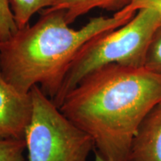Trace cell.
Wrapping results in <instances>:
<instances>
[{
  "instance_id": "1",
  "label": "cell",
  "mask_w": 161,
  "mask_h": 161,
  "mask_svg": "<svg viewBox=\"0 0 161 161\" xmlns=\"http://www.w3.org/2000/svg\"><path fill=\"white\" fill-rule=\"evenodd\" d=\"M161 100V73L145 66L111 64L80 80L59 109L91 136L96 151L111 161H130L133 139Z\"/></svg>"
},
{
  "instance_id": "2",
  "label": "cell",
  "mask_w": 161,
  "mask_h": 161,
  "mask_svg": "<svg viewBox=\"0 0 161 161\" xmlns=\"http://www.w3.org/2000/svg\"><path fill=\"white\" fill-rule=\"evenodd\" d=\"M136 12L124 8L110 17H93L79 29L69 27L63 10H43L34 25L19 29L0 42V72L6 81L22 92L39 86L52 100L61 87L72 64L86 44L119 28Z\"/></svg>"
},
{
  "instance_id": "3",
  "label": "cell",
  "mask_w": 161,
  "mask_h": 161,
  "mask_svg": "<svg viewBox=\"0 0 161 161\" xmlns=\"http://www.w3.org/2000/svg\"><path fill=\"white\" fill-rule=\"evenodd\" d=\"M161 15L140 9L130 21L96 37L84 46L72 64L53 102L59 108L64 98L90 72L111 64L142 67L151 39Z\"/></svg>"
},
{
  "instance_id": "4",
  "label": "cell",
  "mask_w": 161,
  "mask_h": 161,
  "mask_svg": "<svg viewBox=\"0 0 161 161\" xmlns=\"http://www.w3.org/2000/svg\"><path fill=\"white\" fill-rule=\"evenodd\" d=\"M30 93L33 110L25 134L29 161H87L95 148L91 136L64 116L39 86Z\"/></svg>"
},
{
  "instance_id": "5",
  "label": "cell",
  "mask_w": 161,
  "mask_h": 161,
  "mask_svg": "<svg viewBox=\"0 0 161 161\" xmlns=\"http://www.w3.org/2000/svg\"><path fill=\"white\" fill-rule=\"evenodd\" d=\"M33 110L31 93L6 81L0 72V140L24 139Z\"/></svg>"
},
{
  "instance_id": "6",
  "label": "cell",
  "mask_w": 161,
  "mask_h": 161,
  "mask_svg": "<svg viewBox=\"0 0 161 161\" xmlns=\"http://www.w3.org/2000/svg\"><path fill=\"white\" fill-rule=\"evenodd\" d=\"M130 161H161V100L139 126L132 141Z\"/></svg>"
},
{
  "instance_id": "7",
  "label": "cell",
  "mask_w": 161,
  "mask_h": 161,
  "mask_svg": "<svg viewBox=\"0 0 161 161\" xmlns=\"http://www.w3.org/2000/svg\"><path fill=\"white\" fill-rule=\"evenodd\" d=\"M130 3V0H58L55 5L47 8L63 10L69 25L80 16L92 10L101 8L109 11H119Z\"/></svg>"
},
{
  "instance_id": "8",
  "label": "cell",
  "mask_w": 161,
  "mask_h": 161,
  "mask_svg": "<svg viewBox=\"0 0 161 161\" xmlns=\"http://www.w3.org/2000/svg\"><path fill=\"white\" fill-rule=\"evenodd\" d=\"M18 29L29 25L31 17L38 11L53 6L58 0H9Z\"/></svg>"
},
{
  "instance_id": "9",
  "label": "cell",
  "mask_w": 161,
  "mask_h": 161,
  "mask_svg": "<svg viewBox=\"0 0 161 161\" xmlns=\"http://www.w3.org/2000/svg\"><path fill=\"white\" fill-rule=\"evenodd\" d=\"M19 29L9 0H0V42L9 40Z\"/></svg>"
},
{
  "instance_id": "10",
  "label": "cell",
  "mask_w": 161,
  "mask_h": 161,
  "mask_svg": "<svg viewBox=\"0 0 161 161\" xmlns=\"http://www.w3.org/2000/svg\"><path fill=\"white\" fill-rule=\"evenodd\" d=\"M24 139L0 140V161H25Z\"/></svg>"
},
{
  "instance_id": "11",
  "label": "cell",
  "mask_w": 161,
  "mask_h": 161,
  "mask_svg": "<svg viewBox=\"0 0 161 161\" xmlns=\"http://www.w3.org/2000/svg\"><path fill=\"white\" fill-rule=\"evenodd\" d=\"M144 66L153 72L161 73V22L151 39Z\"/></svg>"
},
{
  "instance_id": "12",
  "label": "cell",
  "mask_w": 161,
  "mask_h": 161,
  "mask_svg": "<svg viewBox=\"0 0 161 161\" xmlns=\"http://www.w3.org/2000/svg\"><path fill=\"white\" fill-rule=\"evenodd\" d=\"M125 10L136 12L140 9H150L161 15V0H130Z\"/></svg>"
},
{
  "instance_id": "13",
  "label": "cell",
  "mask_w": 161,
  "mask_h": 161,
  "mask_svg": "<svg viewBox=\"0 0 161 161\" xmlns=\"http://www.w3.org/2000/svg\"><path fill=\"white\" fill-rule=\"evenodd\" d=\"M95 161H111L109 159L104 158L102 155V154H99L97 151L95 150Z\"/></svg>"
}]
</instances>
